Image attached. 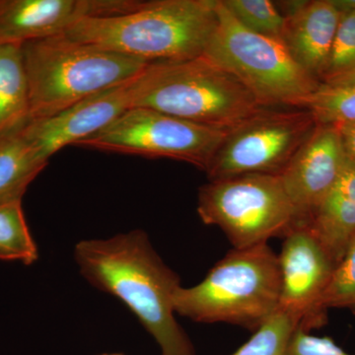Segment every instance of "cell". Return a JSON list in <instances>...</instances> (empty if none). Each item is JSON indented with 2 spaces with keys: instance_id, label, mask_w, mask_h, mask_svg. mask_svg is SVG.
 Listing matches in <instances>:
<instances>
[{
  "instance_id": "cell-26",
  "label": "cell",
  "mask_w": 355,
  "mask_h": 355,
  "mask_svg": "<svg viewBox=\"0 0 355 355\" xmlns=\"http://www.w3.org/2000/svg\"><path fill=\"white\" fill-rule=\"evenodd\" d=\"M340 12L355 8V0H334Z\"/></svg>"
},
{
  "instance_id": "cell-1",
  "label": "cell",
  "mask_w": 355,
  "mask_h": 355,
  "mask_svg": "<svg viewBox=\"0 0 355 355\" xmlns=\"http://www.w3.org/2000/svg\"><path fill=\"white\" fill-rule=\"evenodd\" d=\"M74 258L88 282L130 308L158 343L161 355H196L175 317L180 277L156 253L146 232L84 240L77 243Z\"/></svg>"
},
{
  "instance_id": "cell-24",
  "label": "cell",
  "mask_w": 355,
  "mask_h": 355,
  "mask_svg": "<svg viewBox=\"0 0 355 355\" xmlns=\"http://www.w3.org/2000/svg\"><path fill=\"white\" fill-rule=\"evenodd\" d=\"M286 355H355L345 352L330 338H320L298 328L294 331Z\"/></svg>"
},
{
  "instance_id": "cell-7",
  "label": "cell",
  "mask_w": 355,
  "mask_h": 355,
  "mask_svg": "<svg viewBox=\"0 0 355 355\" xmlns=\"http://www.w3.org/2000/svg\"><path fill=\"white\" fill-rule=\"evenodd\" d=\"M198 214L234 249L266 244L295 228L296 217L279 176L244 175L209 181L198 190Z\"/></svg>"
},
{
  "instance_id": "cell-8",
  "label": "cell",
  "mask_w": 355,
  "mask_h": 355,
  "mask_svg": "<svg viewBox=\"0 0 355 355\" xmlns=\"http://www.w3.org/2000/svg\"><path fill=\"white\" fill-rule=\"evenodd\" d=\"M229 130L198 125L146 108H132L74 144L105 153L170 158L207 172Z\"/></svg>"
},
{
  "instance_id": "cell-4",
  "label": "cell",
  "mask_w": 355,
  "mask_h": 355,
  "mask_svg": "<svg viewBox=\"0 0 355 355\" xmlns=\"http://www.w3.org/2000/svg\"><path fill=\"white\" fill-rule=\"evenodd\" d=\"M132 108L223 130L263 109L237 79L203 55L150 62L133 80Z\"/></svg>"
},
{
  "instance_id": "cell-9",
  "label": "cell",
  "mask_w": 355,
  "mask_h": 355,
  "mask_svg": "<svg viewBox=\"0 0 355 355\" xmlns=\"http://www.w3.org/2000/svg\"><path fill=\"white\" fill-rule=\"evenodd\" d=\"M317 125L305 109H261L228 130L205 173L209 181L244 175L279 176Z\"/></svg>"
},
{
  "instance_id": "cell-13",
  "label": "cell",
  "mask_w": 355,
  "mask_h": 355,
  "mask_svg": "<svg viewBox=\"0 0 355 355\" xmlns=\"http://www.w3.org/2000/svg\"><path fill=\"white\" fill-rule=\"evenodd\" d=\"M125 0H0V46L64 34L91 17L123 13Z\"/></svg>"
},
{
  "instance_id": "cell-28",
  "label": "cell",
  "mask_w": 355,
  "mask_h": 355,
  "mask_svg": "<svg viewBox=\"0 0 355 355\" xmlns=\"http://www.w3.org/2000/svg\"><path fill=\"white\" fill-rule=\"evenodd\" d=\"M352 83H355V80H354V81H352Z\"/></svg>"
},
{
  "instance_id": "cell-11",
  "label": "cell",
  "mask_w": 355,
  "mask_h": 355,
  "mask_svg": "<svg viewBox=\"0 0 355 355\" xmlns=\"http://www.w3.org/2000/svg\"><path fill=\"white\" fill-rule=\"evenodd\" d=\"M347 153L336 125H317L279 175L295 212V227H306L310 217L347 162Z\"/></svg>"
},
{
  "instance_id": "cell-5",
  "label": "cell",
  "mask_w": 355,
  "mask_h": 355,
  "mask_svg": "<svg viewBox=\"0 0 355 355\" xmlns=\"http://www.w3.org/2000/svg\"><path fill=\"white\" fill-rule=\"evenodd\" d=\"M279 256L266 244L234 249L197 286L175 292L176 314L197 323L260 328L279 311Z\"/></svg>"
},
{
  "instance_id": "cell-3",
  "label": "cell",
  "mask_w": 355,
  "mask_h": 355,
  "mask_svg": "<svg viewBox=\"0 0 355 355\" xmlns=\"http://www.w3.org/2000/svg\"><path fill=\"white\" fill-rule=\"evenodd\" d=\"M29 121L43 120L91 96L132 80L150 62L65 34L22 44Z\"/></svg>"
},
{
  "instance_id": "cell-20",
  "label": "cell",
  "mask_w": 355,
  "mask_h": 355,
  "mask_svg": "<svg viewBox=\"0 0 355 355\" xmlns=\"http://www.w3.org/2000/svg\"><path fill=\"white\" fill-rule=\"evenodd\" d=\"M355 80V8L343 11L330 57L320 77L324 85Z\"/></svg>"
},
{
  "instance_id": "cell-25",
  "label": "cell",
  "mask_w": 355,
  "mask_h": 355,
  "mask_svg": "<svg viewBox=\"0 0 355 355\" xmlns=\"http://www.w3.org/2000/svg\"><path fill=\"white\" fill-rule=\"evenodd\" d=\"M342 137L347 157L355 163V123L336 125Z\"/></svg>"
},
{
  "instance_id": "cell-16",
  "label": "cell",
  "mask_w": 355,
  "mask_h": 355,
  "mask_svg": "<svg viewBox=\"0 0 355 355\" xmlns=\"http://www.w3.org/2000/svg\"><path fill=\"white\" fill-rule=\"evenodd\" d=\"M29 85L22 44L0 46V137L29 121Z\"/></svg>"
},
{
  "instance_id": "cell-22",
  "label": "cell",
  "mask_w": 355,
  "mask_h": 355,
  "mask_svg": "<svg viewBox=\"0 0 355 355\" xmlns=\"http://www.w3.org/2000/svg\"><path fill=\"white\" fill-rule=\"evenodd\" d=\"M298 327L293 318L279 310L232 355H286L291 336Z\"/></svg>"
},
{
  "instance_id": "cell-2",
  "label": "cell",
  "mask_w": 355,
  "mask_h": 355,
  "mask_svg": "<svg viewBox=\"0 0 355 355\" xmlns=\"http://www.w3.org/2000/svg\"><path fill=\"white\" fill-rule=\"evenodd\" d=\"M217 22V0H154L121 15L84 18L64 34L148 62H179L202 57Z\"/></svg>"
},
{
  "instance_id": "cell-23",
  "label": "cell",
  "mask_w": 355,
  "mask_h": 355,
  "mask_svg": "<svg viewBox=\"0 0 355 355\" xmlns=\"http://www.w3.org/2000/svg\"><path fill=\"white\" fill-rule=\"evenodd\" d=\"M322 305L326 311L345 308L355 312V237L342 261L334 268Z\"/></svg>"
},
{
  "instance_id": "cell-19",
  "label": "cell",
  "mask_w": 355,
  "mask_h": 355,
  "mask_svg": "<svg viewBox=\"0 0 355 355\" xmlns=\"http://www.w3.org/2000/svg\"><path fill=\"white\" fill-rule=\"evenodd\" d=\"M302 109L313 114L318 125H352L355 123V83L321 84Z\"/></svg>"
},
{
  "instance_id": "cell-10",
  "label": "cell",
  "mask_w": 355,
  "mask_h": 355,
  "mask_svg": "<svg viewBox=\"0 0 355 355\" xmlns=\"http://www.w3.org/2000/svg\"><path fill=\"white\" fill-rule=\"evenodd\" d=\"M279 256V310L309 331L327 321L322 305L333 275V261L307 227H295L284 237Z\"/></svg>"
},
{
  "instance_id": "cell-15",
  "label": "cell",
  "mask_w": 355,
  "mask_h": 355,
  "mask_svg": "<svg viewBox=\"0 0 355 355\" xmlns=\"http://www.w3.org/2000/svg\"><path fill=\"white\" fill-rule=\"evenodd\" d=\"M306 227L338 265L355 237V163L349 159Z\"/></svg>"
},
{
  "instance_id": "cell-12",
  "label": "cell",
  "mask_w": 355,
  "mask_h": 355,
  "mask_svg": "<svg viewBox=\"0 0 355 355\" xmlns=\"http://www.w3.org/2000/svg\"><path fill=\"white\" fill-rule=\"evenodd\" d=\"M133 80L91 96L50 118L28 121L22 128L26 139L48 162L60 149L101 132L132 109Z\"/></svg>"
},
{
  "instance_id": "cell-17",
  "label": "cell",
  "mask_w": 355,
  "mask_h": 355,
  "mask_svg": "<svg viewBox=\"0 0 355 355\" xmlns=\"http://www.w3.org/2000/svg\"><path fill=\"white\" fill-rule=\"evenodd\" d=\"M23 127L0 137V200L24 197L29 184L48 165L26 139Z\"/></svg>"
},
{
  "instance_id": "cell-6",
  "label": "cell",
  "mask_w": 355,
  "mask_h": 355,
  "mask_svg": "<svg viewBox=\"0 0 355 355\" xmlns=\"http://www.w3.org/2000/svg\"><path fill=\"white\" fill-rule=\"evenodd\" d=\"M216 29L203 57L237 79L263 108L302 109L321 83L282 42L249 31L217 0Z\"/></svg>"
},
{
  "instance_id": "cell-14",
  "label": "cell",
  "mask_w": 355,
  "mask_h": 355,
  "mask_svg": "<svg viewBox=\"0 0 355 355\" xmlns=\"http://www.w3.org/2000/svg\"><path fill=\"white\" fill-rule=\"evenodd\" d=\"M284 44L296 62L317 79L323 73L342 12L334 0L286 1Z\"/></svg>"
},
{
  "instance_id": "cell-21",
  "label": "cell",
  "mask_w": 355,
  "mask_h": 355,
  "mask_svg": "<svg viewBox=\"0 0 355 355\" xmlns=\"http://www.w3.org/2000/svg\"><path fill=\"white\" fill-rule=\"evenodd\" d=\"M238 22L249 31L284 43L286 17L270 0H220Z\"/></svg>"
},
{
  "instance_id": "cell-27",
  "label": "cell",
  "mask_w": 355,
  "mask_h": 355,
  "mask_svg": "<svg viewBox=\"0 0 355 355\" xmlns=\"http://www.w3.org/2000/svg\"><path fill=\"white\" fill-rule=\"evenodd\" d=\"M100 355H123V354H100Z\"/></svg>"
},
{
  "instance_id": "cell-18",
  "label": "cell",
  "mask_w": 355,
  "mask_h": 355,
  "mask_svg": "<svg viewBox=\"0 0 355 355\" xmlns=\"http://www.w3.org/2000/svg\"><path fill=\"white\" fill-rule=\"evenodd\" d=\"M22 198L0 200V260L31 266L39 259L38 247L26 222Z\"/></svg>"
}]
</instances>
